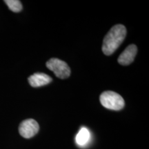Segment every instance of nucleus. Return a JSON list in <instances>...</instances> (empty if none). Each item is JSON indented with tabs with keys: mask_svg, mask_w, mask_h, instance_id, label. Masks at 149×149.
<instances>
[{
	"mask_svg": "<svg viewBox=\"0 0 149 149\" xmlns=\"http://www.w3.org/2000/svg\"><path fill=\"white\" fill-rule=\"evenodd\" d=\"M126 35V29L122 24H117L111 29L103 41L102 51L106 55H111L124 42Z\"/></svg>",
	"mask_w": 149,
	"mask_h": 149,
	"instance_id": "f257e3e1",
	"label": "nucleus"
},
{
	"mask_svg": "<svg viewBox=\"0 0 149 149\" xmlns=\"http://www.w3.org/2000/svg\"><path fill=\"white\" fill-rule=\"evenodd\" d=\"M101 104L106 109L120 111L124 107V99L118 93L113 91H105L102 93L100 97Z\"/></svg>",
	"mask_w": 149,
	"mask_h": 149,
	"instance_id": "f03ea898",
	"label": "nucleus"
},
{
	"mask_svg": "<svg viewBox=\"0 0 149 149\" xmlns=\"http://www.w3.org/2000/svg\"><path fill=\"white\" fill-rule=\"evenodd\" d=\"M46 67L53 71L57 77L66 79L70 76V69L68 65L64 61L57 58H51L46 62Z\"/></svg>",
	"mask_w": 149,
	"mask_h": 149,
	"instance_id": "7ed1b4c3",
	"label": "nucleus"
},
{
	"mask_svg": "<svg viewBox=\"0 0 149 149\" xmlns=\"http://www.w3.org/2000/svg\"><path fill=\"white\" fill-rule=\"evenodd\" d=\"M40 126L33 119H28L22 122L19 126V133L24 138L29 139L38 133Z\"/></svg>",
	"mask_w": 149,
	"mask_h": 149,
	"instance_id": "20e7f679",
	"label": "nucleus"
},
{
	"mask_svg": "<svg viewBox=\"0 0 149 149\" xmlns=\"http://www.w3.org/2000/svg\"><path fill=\"white\" fill-rule=\"evenodd\" d=\"M137 53V46L134 44L129 45L119 56L118 59H117L118 63L122 66H127V65L130 64L135 59Z\"/></svg>",
	"mask_w": 149,
	"mask_h": 149,
	"instance_id": "39448f33",
	"label": "nucleus"
},
{
	"mask_svg": "<svg viewBox=\"0 0 149 149\" xmlns=\"http://www.w3.org/2000/svg\"><path fill=\"white\" fill-rule=\"evenodd\" d=\"M52 78L49 75L42 72H37L29 77V82L32 87H40L47 85L52 81Z\"/></svg>",
	"mask_w": 149,
	"mask_h": 149,
	"instance_id": "423d86ee",
	"label": "nucleus"
},
{
	"mask_svg": "<svg viewBox=\"0 0 149 149\" xmlns=\"http://www.w3.org/2000/svg\"><path fill=\"white\" fill-rule=\"evenodd\" d=\"M91 139V133L86 128H81L76 136V142L79 146H83L87 144Z\"/></svg>",
	"mask_w": 149,
	"mask_h": 149,
	"instance_id": "0eeeda50",
	"label": "nucleus"
},
{
	"mask_svg": "<svg viewBox=\"0 0 149 149\" xmlns=\"http://www.w3.org/2000/svg\"><path fill=\"white\" fill-rule=\"evenodd\" d=\"M4 2L13 12L19 13L22 10V4L19 0H5Z\"/></svg>",
	"mask_w": 149,
	"mask_h": 149,
	"instance_id": "6e6552de",
	"label": "nucleus"
}]
</instances>
